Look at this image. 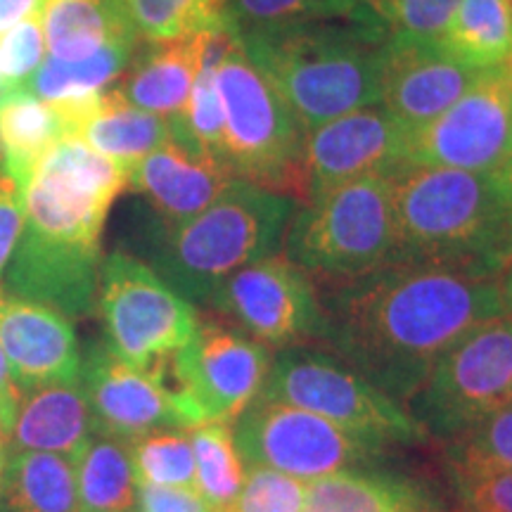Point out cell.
<instances>
[{
	"label": "cell",
	"instance_id": "1",
	"mask_svg": "<svg viewBox=\"0 0 512 512\" xmlns=\"http://www.w3.org/2000/svg\"><path fill=\"white\" fill-rule=\"evenodd\" d=\"M320 304V342L406 406L458 339L503 316L498 278L418 261L330 287Z\"/></svg>",
	"mask_w": 512,
	"mask_h": 512
},
{
	"label": "cell",
	"instance_id": "2",
	"mask_svg": "<svg viewBox=\"0 0 512 512\" xmlns=\"http://www.w3.org/2000/svg\"><path fill=\"white\" fill-rule=\"evenodd\" d=\"M389 178L403 261L501 278L512 264V204L501 171L401 164Z\"/></svg>",
	"mask_w": 512,
	"mask_h": 512
},
{
	"label": "cell",
	"instance_id": "3",
	"mask_svg": "<svg viewBox=\"0 0 512 512\" xmlns=\"http://www.w3.org/2000/svg\"><path fill=\"white\" fill-rule=\"evenodd\" d=\"M242 48L304 131L380 105V22H304L238 31Z\"/></svg>",
	"mask_w": 512,
	"mask_h": 512
},
{
	"label": "cell",
	"instance_id": "4",
	"mask_svg": "<svg viewBox=\"0 0 512 512\" xmlns=\"http://www.w3.org/2000/svg\"><path fill=\"white\" fill-rule=\"evenodd\" d=\"M294 204L292 197L233 178L200 214L162 228L152 268L188 302L207 304L228 275L278 252Z\"/></svg>",
	"mask_w": 512,
	"mask_h": 512
},
{
	"label": "cell",
	"instance_id": "5",
	"mask_svg": "<svg viewBox=\"0 0 512 512\" xmlns=\"http://www.w3.org/2000/svg\"><path fill=\"white\" fill-rule=\"evenodd\" d=\"M283 254L316 287H339L403 264L392 178L370 174L342 183L294 211Z\"/></svg>",
	"mask_w": 512,
	"mask_h": 512
},
{
	"label": "cell",
	"instance_id": "6",
	"mask_svg": "<svg viewBox=\"0 0 512 512\" xmlns=\"http://www.w3.org/2000/svg\"><path fill=\"white\" fill-rule=\"evenodd\" d=\"M223 102V159L233 178L306 202L304 128L283 95L242 48L230 43L216 67Z\"/></svg>",
	"mask_w": 512,
	"mask_h": 512
},
{
	"label": "cell",
	"instance_id": "7",
	"mask_svg": "<svg viewBox=\"0 0 512 512\" xmlns=\"http://www.w3.org/2000/svg\"><path fill=\"white\" fill-rule=\"evenodd\" d=\"M259 396L316 413L382 451L430 439L401 401L384 394L335 354L304 347L283 349L273 358Z\"/></svg>",
	"mask_w": 512,
	"mask_h": 512
},
{
	"label": "cell",
	"instance_id": "8",
	"mask_svg": "<svg viewBox=\"0 0 512 512\" xmlns=\"http://www.w3.org/2000/svg\"><path fill=\"white\" fill-rule=\"evenodd\" d=\"M98 306L107 347L124 361L147 370H166L195 335L200 316L155 268L126 252L100 264Z\"/></svg>",
	"mask_w": 512,
	"mask_h": 512
},
{
	"label": "cell",
	"instance_id": "9",
	"mask_svg": "<svg viewBox=\"0 0 512 512\" xmlns=\"http://www.w3.org/2000/svg\"><path fill=\"white\" fill-rule=\"evenodd\" d=\"M512 403V323L505 316L458 339L408 401L427 437L453 441L498 408Z\"/></svg>",
	"mask_w": 512,
	"mask_h": 512
},
{
	"label": "cell",
	"instance_id": "10",
	"mask_svg": "<svg viewBox=\"0 0 512 512\" xmlns=\"http://www.w3.org/2000/svg\"><path fill=\"white\" fill-rule=\"evenodd\" d=\"M126 171L76 136H64L38 159L24 188V230L53 242L100 249Z\"/></svg>",
	"mask_w": 512,
	"mask_h": 512
},
{
	"label": "cell",
	"instance_id": "11",
	"mask_svg": "<svg viewBox=\"0 0 512 512\" xmlns=\"http://www.w3.org/2000/svg\"><path fill=\"white\" fill-rule=\"evenodd\" d=\"M233 437L245 467H271L302 482L370 465L382 456V448L335 422L266 396H256L235 420Z\"/></svg>",
	"mask_w": 512,
	"mask_h": 512
},
{
	"label": "cell",
	"instance_id": "12",
	"mask_svg": "<svg viewBox=\"0 0 512 512\" xmlns=\"http://www.w3.org/2000/svg\"><path fill=\"white\" fill-rule=\"evenodd\" d=\"M273 356L238 328L200 323L190 342L169 361L174 394L188 430L230 422L264 392Z\"/></svg>",
	"mask_w": 512,
	"mask_h": 512
},
{
	"label": "cell",
	"instance_id": "13",
	"mask_svg": "<svg viewBox=\"0 0 512 512\" xmlns=\"http://www.w3.org/2000/svg\"><path fill=\"white\" fill-rule=\"evenodd\" d=\"M207 304L268 349L323 339L325 316L318 287L283 252L228 275Z\"/></svg>",
	"mask_w": 512,
	"mask_h": 512
},
{
	"label": "cell",
	"instance_id": "14",
	"mask_svg": "<svg viewBox=\"0 0 512 512\" xmlns=\"http://www.w3.org/2000/svg\"><path fill=\"white\" fill-rule=\"evenodd\" d=\"M512 155V81L486 69L437 119L408 131L406 162L491 174Z\"/></svg>",
	"mask_w": 512,
	"mask_h": 512
},
{
	"label": "cell",
	"instance_id": "15",
	"mask_svg": "<svg viewBox=\"0 0 512 512\" xmlns=\"http://www.w3.org/2000/svg\"><path fill=\"white\" fill-rule=\"evenodd\" d=\"M81 387L98 434L136 441L159 430H188L166 370L133 366L107 342L93 344L81 361Z\"/></svg>",
	"mask_w": 512,
	"mask_h": 512
},
{
	"label": "cell",
	"instance_id": "16",
	"mask_svg": "<svg viewBox=\"0 0 512 512\" xmlns=\"http://www.w3.org/2000/svg\"><path fill=\"white\" fill-rule=\"evenodd\" d=\"M408 131L382 105L361 107L304 133L306 202L337 185L389 174L406 162Z\"/></svg>",
	"mask_w": 512,
	"mask_h": 512
},
{
	"label": "cell",
	"instance_id": "17",
	"mask_svg": "<svg viewBox=\"0 0 512 512\" xmlns=\"http://www.w3.org/2000/svg\"><path fill=\"white\" fill-rule=\"evenodd\" d=\"M484 72L460 62L437 41L387 34L377 50L380 105L406 131L437 119Z\"/></svg>",
	"mask_w": 512,
	"mask_h": 512
},
{
	"label": "cell",
	"instance_id": "18",
	"mask_svg": "<svg viewBox=\"0 0 512 512\" xmlns=\"http://www.w3.org/2000/svg\"><path fill=\"white\" fill-rule=\"evenodd\" d=\"M100 264V249L62 245L22 230L0 290L46 304L69 320L91 316L98 302Z\"/></svg>",
	"mask_w": 512,
	"mask_h": 512
},
{
	"label": "cell",
	"instance_id": "19",
	"mask_svg": "<svg viewBox=\"0 0 512 512\" xmlns=\"http://www.w3.org/2000/svg\"><path fill=\"white\" fill-rule=\"evenodd\" d=\"M0 349L19 392L81 380V354L72 320L46 304L0 290Z\"/></svg>",
	"mask_w": 512,
	"mask_h": 512
},
{
	"label": "cell",
	"instance_id": "20",
	"mask_svg": "<svg viewBox=\"0 0 512 512\" xmlns=\"http://www.w3.org/2000/svg\"><path fill=\"white\" fill-rule=\"evenodd\" d=\"M230 181L233 174L219 159L200 155L174 138L126 171L128 188L152 204L164 226H178L200 214Z\"/></svg>",
	"mask_w": 512,
	"mask_h": 512
},
{
	"label": "cell",
	"instance_id": "21",
	"mask_svg": "<svg viewBox=\"0 0 512 512\" xmlns=\"http://www.w3.org/2000/svg\"><path fill=\"white\" fill-rule=\"evenodd\" d=\"M95 434L81 380L53 382L19 392L5 453L41 451L76 460Z\"/></svg>",
	"mask_w": 512,
	"mask_h": 512
},
{
	"label": "cell",
	"instance_id": "22",
	"mask_svg": "<svg viewBox=\"0 0 512 512\" xmlns=\"http://www.w3.org/2000/svg\"><path fill=\"white\" fill-rule=\"evenodd\" d=\"M204 34L171 43H150L143 55L126 67L117 93L140 110L174 119L188 105L202 67Z\"/></svg>",
	"mask_w": 512,
	"mask_h": 512
},
{
	"label": "cell",
	"instance_id": "23",
	"mask_svg": "<svg viewBox=\"0 0 512 512\" xmlns=\"http://www.w3.org/2000/svg\"><path fill=\"white\" fill-rule=\"evenodd\" d=\"M138 43H112L83 60H60L46 55L38 72L24 83L22 91L50 102L67 119L69 133L83 119L107 88L121 79L133 60Z\"/></svg>",
	"mask_w": 512,
	"mask_h": 512
},
{
	"label": "cell",
	"instance_id": "24",
	"mask_svg": "<svg viewBox=\"0 0 512 512\" xmlns=\"http://www.w3.org/2000/svg\"><path fill=\"white\" fill-rule=\"evenodd\" d=\"M302 512H441L420 484L361 467L306 482Z\"/></svg>",
	"mask_w": 512,
	"mask_h": 512
},
{
	"label": "cell",
	"instance_id": "25",
	"mask_svg": "<svg viewBox=\"0 0 512 512\" xmlns=\"http://www.w3.org/2000/svg\"><path fill=\"white\" fill-rule=\"evenodd\" d=\"M74 136L128 171L138 159L171 140V124L159 114L126 102L112 86L79 121Z\"/></svg>",
	"mask_w": 512,
	"mask_h": 512
},
{
	"label": "cell",
	"instance_id": "26",
	"mask_svg": "<svg viewBox=\"0 0 512 512\" xmlns=\"http://www.w3.org/2000/svg\"><path fill=\"white\" fill-rule=\"evenodd\" d=\"M48 55L83 60L112 43H138L119 0H46L41 12Z\"/></svg>",
	"mask_w": 512,
	"mask_h": 512
},
{
	"label": "cell",
	"instance_id": "27",
	"mask_svg": "<svg viewBox=\"0 0 512 512\" xmlns=\"http://www.w3.org/2000/svg\"><path fill=\"white\" fill-rule=\"evenodd\" d=\"M69 136L67 119L50 102L22 88L0 95V171L24 192L38 159Z\"/></svg>",
	"mask_w": 512,
	"mask_h": 512
},
{
	"label": "cell",
	"instance_id": "28",
	"mask_svg": "<svg viewBox=\"0 0 512 512\" xmlns=\"http://www.w3.org/2000/svg\"><path fill=\"white\" fill-rule=\"evenodd\" d=\"M5 512H79L76 460L60 453H5L0 486Z\"/></svg>",
	"mask_w": 512,
	"mask_h": 512
},
{
	"label": "cell",
	"instance_id": "29",
	"mask_svg": "<svg viewBox=\"0 0 512 512\" xmlns=\"http://www.w3.org/2000/svg\"><path fill=\"white\" fill-rule=\"evenodd\" d=\"M79 512H136L138 475L131 441L93 434L76 458Z\"/></svg>",
	"mask_w": 512,
	"mask_h": 512
},
{
	"label": "cell",
	"instance_id": "30",
	"mask_svg": "<svg viewBox=\"0 0 512 512\" xmlns=\"http://www.w3.org/2000/svg\"><path fill=\"white\" fill-rule=\"evenodd\" d=\"M439 46L475 69H494L512 55V0H460Z\"/></svg>",
	"mask_w": 512,
	"mask_h": 512
},
{
	"label": "cell",
	"instance_id": "31",
	"mask_svg": "<svg viewBox=\"0 0 512 512\" xmlns=\"http://www.w3.org/2000/svg\"><path fill=\"white\" fill-rule=\"evenodd\" d=\"M138 38L171 43L223 29L228 0H119Z\"/></svg>",
	"mask_w": 512,
	"mask_h": 512
},
{
	"label": "cell",
	"instance_id": "32",
	"mask_svg": "<svg viewBox=\"0 0 512 512\" xmlns=\"http://www.w3.org/2000/svg\"><path fill=\"white\" fill-rule=\"evenodd\" d=\"M190 432L195 453L197 491L216 512H223L245 482V463L235 446L230 422H207Z\"/></svg>",
	"mask_w": 512,
	"mask_h": 512
},
{
	"label": "cell",
	"instance_id": "33",
	"mask_svg": "<svg viewBox=\"0 0 512 512\" xmlns=\"http://www.w3.org/2000/svg\"><path fill=\"white\" fill-rule=\"evenodd\" d=\"M228 19L238 31L304 22H380L368 0H228Z\"/></svg>",
	"mask_w": 512,
	"mask_h": 512
},
{
	"label": "cell",
	"instance_id": "34",
	"mask_svg": "<svg viewBox=\"0 0 512 512\" xmlns=\"http://www.w3.org/2000/svg\"><path fill=\"white\" fill-rule=\"evenodd\" d=\"M140 484L197 489L195 453L188 430H159L131 441Z\"/></svg>",
	"mask_w": 512,
	"mask_h": 512
},
{
	"label": "cell",
	"instance_id": "35",
	"mask_svg": "<svg viewBox=\"0 0 512 512\" xmlns=\"http://www.w3.org/2000/svg\"><path fill=\"white\" fill-rule=\"evenodd\" d=\"M448 479L460 512H512L510 467L448 460Z\"/></svg>",
	"mask_w": 512,
	"mask_h": 512
},
{
	"label": "cell",
	"instance_id": "36",
	"mask_svg": "<svg viewBox=\"0 0 512 512\" xmlns=\"http://www.w3.org/2000/svg\"><path fill=\"white\" fill-rule=\"evenodd\" d=\"M387 34L437 41L456 15L460 0H368Z\"/></svg>",
	"mask_w": 512,
	"mask_h": 512
},
{
	"label": "cell",
	"instance_id": "37",
	"mask_svg": "<svg viewBox=\"0 0 512 512\" xmlns=\"http://www.w3.org/2000/svg\"><path fill=\"white\" fill-rule=\"evenodd\" d=\"M446 460L512 470V403L486 415L460 437L448 441Z\"/></svg>",
	"mask_w": 512,
	"mask_h": 512
},
{
	"label": "cell",
	"instance_id": "38",
	"mask_svg": "<svg viewBox=\"0 0 512 512\" xmlns=\"http://www.w3.org/2000/svg\"><path fill=\"white\" fill-rule=\"evenodd\" d=\"M306 482L271 467H245V482L223 512H302Z\"/></svg>",
	"mask_w": 512,
	"mask_h": 512
},
{
	"label": "cell",
	"instance_id": "39",
	"mask_svg": "<svg viewBox=\"0 0 512 512\" xmlns=\"http://www.w3.org/2000/svg\"><path fill=\"white\" fill-rule=\"evenodd\" d=\"M46 55L48 50L41 15L0 34V74H3L10 91L22 88L38 72Z\"/></svg>",
	"mask_w": 512,
	"mask_h": 512
},
{
	"label": "cell",
	"instance_id": "40",
	"mask_svg": "<svg viewBox=\"0 0 512 512\" xmlns=\"http://www.w3.org/2000/svg\"><path fill=\"white\" fill-rule=\"evenodd\" d=\"M24 230V192L12 178L0 171V280Z\"/></svg>",
	"mask_w": 512,
	"mask_h": 512
},
{
	"label": "cell",
	"instance_id": "41",
	"mask_svg": "<svg viewBox=\"0 0 512 512\" xmlns=\"http://www.w3.org/2000/svg\"><path fill=\"white\" fill-rule=\"evenodd\" d=\"M136 512H216L197 489L188 486H138Z\"/></svg>",
	"mask_w": 512,
	"mask_h": 512
},
{
	"label": "cell",
	"instance_id": "42",
	"mask_svg": "<svg viewBox=\"0 0 512 512\" xmlns=\"http://www.w3.org/2000/svg\"><path fill=\"white\" fill-rule=\"evenodd\" d=\"M43 8H46V0H0V34L31 17H38Z\"/></svg>",
	"mask_w": 512,
	"mask_h": 512
},
{
	"label": "cell",
	"instance_id": "43",
	"mask_svg": "<svg viewBox=\"0 0 512 512\" xmlns=\"http://www.w3.org/2000/svg\"><path fill=\"white\" fill-rule=\"evenodd\" d=\"M19 403V387L12 380L8 361H5L3 349H0V420H3L5 434H10L12 420H15V411Z\"/></svg>",
	"mask_w": 512,
	"mask_h": 512
},
{
	"label": "cell",
	"instance_id": "44",
	"mask_svg": "<svg viewBox=\"0 0 512 512\" xmlns=\"http://www.w3.org/2000/svg\"><path fill=\"white\" fill-rule=\"evenodd\" d=\"M498 283H501V299H503V316L510 320L512 323V264L505 268L501 273V278H498Z\"/></svg>",
	"mask_w": 512,
	"mask_h": 512
},
{
	"label": "cell",
	"instance_id": "45",
	"mask_svg": "<svg viewBox=\"0 0 512 512\" xmlns=\"http://www.w3.org/2000/svg\"><path fill=\"white\" fill-rule=\"evenodd\" d=\"M501 174H503V181H505V185H508V192H510V204H512V155H510V159H508V164H505L503 169H501Z\"/></svg>",
	"mask_w": 512,
	"mask_h": 512
},
{
	"label": "cell",
	"instance_id": "46",
	"mask_svg": "<svg viewBox=\"0 0 512 512\" xmlns=\"http://www.w3.org/2000/svg\"><path fill=\"white\" fill-rule=\"evenodd\" d=\"M5 448H8V434H5L3 420H0V451H3V453H5Z\"/></svg>",
	"mask_w": 512,
	"mask_h": 512
},
{
	"label": "cell",
	"instance_id": "47",
	"mask_svg": "<svg viewBox=\"0 0 512 512\" xmlns=\"http://www.w3.org/2000/svg\"><path fill=\"white\" fill-rule=\"evenodd\" d=\"M3 475H5V453L0 451V486H3Z\"/></svg>",
	"mask_w": 512,
	"mask_h": 512
},
{
	"label": "cell",
	"instance_id": "48",
	"mask_svg": "<svg viewBox=\"0 0 512 512\" xmlns=\"http://www.w3.org/2000/svg\"><path fill=\"white\" fill-rule=\"evenodd\" d=\"M8 91H10V86H8V83H5L3 74H0V95H3V93H8Z\"/></svg>",
	"mask_w": 512,
	"mask_h": 512
}]
</instances>
